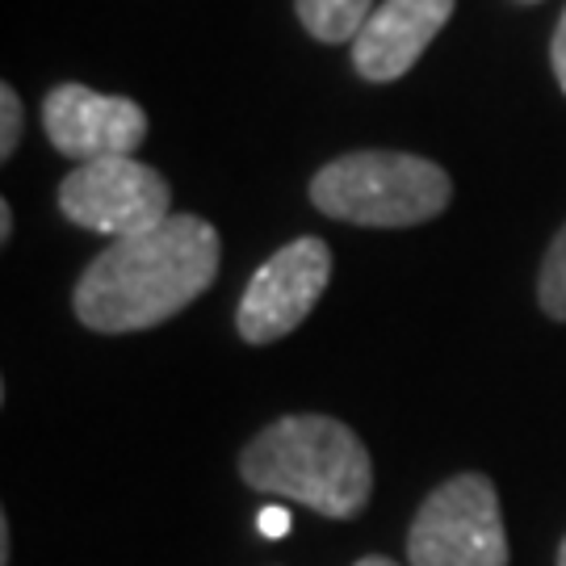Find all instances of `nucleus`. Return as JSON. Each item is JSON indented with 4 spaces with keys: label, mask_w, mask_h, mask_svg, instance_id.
Wrapping results in <instances>:
<instances>
[{
    "label": "nucleus",
    "mask_w": 566,
    "mask_h": 566,
    "mask_svg": "<svg viewBox=\"0 0 566 566\" xmlns=\"http://www.w3.org/2000/svg\"><path fill=\"white\" fill-rule=\"evenodd\" d=\"M453 4L458 0H382L353 39L357 72L374 84L407 76L428 51V42L446 30Z\"/></svg>",
    "instance_id": "nucleus-8"
},
{
    "label": "nucleus",
    "mask_w": 566,
    "mask_h": 566,
    "mask_svg": "<svg viewBox=\"0 0 566 566\" xmlns=\"http://www.w3.org/2000/svg\"><path fill=\"white\" fill-rule=\"evenodd\" d=\"M353 566H395V563L382 558V554H369V558H361V563H353Z\"/></svg>",
    "instance_id": "nucleus-16"
},
{
    "label": "nucleus",
    "mask_w": 566,
    "mask_h": 566,
    "mask_svg": "<svg viewBox=\"0 0 566 566\" xmlns=\"http://www.w3.org/2000/svg\"><path fill=\"white\" fill-rule=\"evenodd\" d=\"M558 566H566V542H563V549H558Z\"/></svg>",
    "instance_id": "nucleus-17"
},
{
    "label": "nucleus",
    "mask_w": 566,
    "mask_h": 566,
    "mask_svg": "<svg viewBox=\"0 0 566 566\" xmlns=\"http://www.w3.org/2000/svg\"><path fill=\"white\" fill-rule=\"evenodd\" d=\"M327 277H332V252L324 240L303 235L285 243L256 269L240 298V336L248 344H273L290 336L324 298Z\"/></svg>",
    "instance_id": "nucleus-6"
},
{
    "label": "nucleus",
    "mask_w": 566,
    "mask_h": 566,
    "mask_svg": "<svg viewBox=\"0 0 566 566\" xmlns=\"http://www.w3.org/2000/svg\"><path fill=\"white\" fill-rule=\"evenodd\" d=\"M46 139L67 160L97 164L135 156L147 143V114L130 97L93 93L84 84H60L42 102Z\"/></svg>",
    "instance_id": "nucleus-7"
},
{
    "label": "nucleus",
    "mask_w": 566,
    "mask_h": 566,
    "mask_svg": "<svg viewBox=\"0 0 566 566\" xmlns=\"http://www.w3.org/2000/svg\"><path fill=\"white\" fill-rule=\"evenodd\" d=\"M453 198L446 168L407 151H353L311 181V202L340 223L416 227L437 219Z\"/></svg>",
    "instance_id": "nucleus-3"
},
{
    "label": "nucleus",
    "mask_w": 566,
    "mask_h": 566,
    "mask_svg": "<svg viewBox=\"0 0 566 566\" xmlns=\"http://www.w3.org/2000/svg\"><path fill=\"white\" fill-rule=\"evenodd\" d=\"M21 143V102L13 84H0V156L9 160Z\"/></svg>",
    "instance_id": "nucleus-11"
},
{
    "label": "nucleus",
    "mask_w": 566,
    "mask_h": 566,
    "mask_svg": "<svg viewBox=\"0 0 566 566\" xmlns=\"http://www.w3.org/2000/svg\"><path fill=\"white\" fill-rule=\"evenodd\" d=\"M537 298H542V311L549 319L566 324V227L549 243L546 264H542V282H537Z\"/></svg>",
    "instance_id": "nucleus-10"
},
{
    "label": "nucleus",
    "mask_w": 566,
    "mask_h": 566,
    "mask_svg": "<svg viewBox=\"0 0 566 566\" xmlns=\"http://www.w3.org/2000/svg\"><path fill=\"white\" fill-rule=\"evenodd\" d=\"M240 474L252 491L294 500L332 521L361 516L374 465L361 437L332 416H285L243 449Z\"/></svg>",
    "instance_id": "nucleus-2"
},
{
    "label": "nucleus",
    "mask_w": 566,
    "mask_h": 566,
    "mask_svg": "<svg viewBox=\"0 0 566 566\" xmlns=\"http://www.w3.org/2000/svg\"><path fill=\"white\" fill-rule=\"evenodd\" d=\"M219 252V231L198 214H172L151 231L114 240L76 282V319L105 336L164 324L210 290Z\"/></svg>",
    "instance_id": "nucleus-1"
},
{
    "label": "nucleus",
    "mask_w": 566,
    "mask_h": 566,
    "mask_svg": "<svg viewBox=\"0 0 566 566\" xmlns=\"http://www.w3.org/2000/svg\"><path fill=\"white\" fill-rule=\"evenodd\" d=\"M9 235H13V206L0 202V240L9 243Z\"/></svg>",
    "instance_id": "nucleus-15"
},
{
    "label": "nucleus",
    "mask_w": 566,
    "mask_h": 566,
    "mask_svg": "<svg viewBox=\"0 0 566 566\" xmlns=\"http://www.w3.org/2000/svg\"><path fill=\"white\" fill-rule=\"evenodd\" d=\"M549 60H554V76H558V84H563V93H566V9H563V21H558V30H554Z\"/></svg>",
    "instance_id": "nucleus-13"
},
{
    "label": "nucleus",
    "mask_w": 566,
    "mask_h": 566,
    "mask_svg": "<svg viewBox=\"0 0 566 566\" xmlns=\"http://www.w3.org/2000/svg\"><path fill=\"white\" fill-rule=\"evenodd\" d=\"M9 554H13V533H9V521H0V566H9Z\"/></svg>",
    "instance_id": "nucleus-14"
},
{
    "label": "nucleus",
    "mask_w": 566,
    "mask_h": 566,
    "mask_svg": "<svg viewBox=\"0 0 566 566\" xmlns=\"http://www.w3.org/2000/svg\"><path fill=\"white\" fill-rule=\"evenodd\" d=\"M168 206H172L168 181L135 156L76 164L60 185L63 214L84 231H102L114 240L160 227L164 219H172Z\"/></svg>",
    "instance_id": "nucleus-5"
},
{
    "label": "nucleus",
    "mask_w": 566,
    "mask_h": 566,
    "mask_svg": "<svg viewBox=\"0 0 566 566\" xmlns=\"http://www.w3.org/2000/svg\"><path fill=\"white\" fill-rule=\"evenodd\" d=\"M256 525H261L264 537H285L294 521H290V512H285V507H264L261 521H256Z\"/></svg>",
    "instance_id": "nucleus-12"
},
{
    "label": "nucleus",
    "mask_w": 566,
    "mask_h": 566,
    "mask_svg": "<svg viewBox=\"0 0 566 566\" xmlns=\"http://www.w3.org/2000/svg\"><path fill=\"white\" fill-rule=\"evenodd\" d=\"M294 9L306 34H315L319 42H353L378 4L374 0H294Z\"/></svg>",
    "instance_id": "nucleus-9"
},
{
    "label": "nucleus",
    "mask_w": 566,
    "mask_h": 566,
    "mask_svg": "<svg viewBox=\"0 0 566 566\" xmlns=\"http://www.w3.org/2000/svg\"><path fill=\"white\" fill-rule=\"evenodd\" d=\"M411 566H507V533L500 495L483 474H453L428 495L411 533Z\"/></svg>",
    "instance_id": "nucleus-4"
}]
</instances>
